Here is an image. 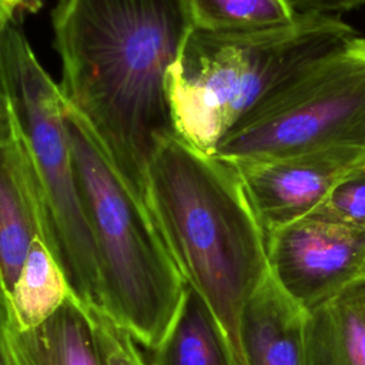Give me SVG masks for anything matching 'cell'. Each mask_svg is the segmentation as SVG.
<instances>
[{
	"label": "cell",
	"mask_w": 365,
	"mask_h": 365,
	"mask_svg": "<svg viewBox=\"0 0 365 365\" xmlns=\"http://www.w3.org/2000/svg\"><path fill=\"white\" fill-rule=\"evenodd\" d=\"M0 83L23 138L40 238L76 298L84 307L101 308L97 252L67 134L64 100L16 19L3 36Z\"/></svg>",
	"instance_id": "obj_5"
},
{
	"label": "cell",
	"mask_w": 365,
	"mask_h": 365,
	"mask_svg": "<svg viewBox=\"0 0 365 365\" xmlns=\"http://www.w3.org/2000/svg\"><path fill=\"white\" fill-rule=\"evenodd\" d=\"M90 318L101 365H150L133 335L97 307H84Z\"/></svg>",
	"instance_id": "obj_17"
},
{
	"label": "cell",
	"mask_w": 365,
	"mask_h": 365,
	"mask_svg": "<svg viewBox=\"0 0 365 365\" xmlns=\"http://www.w3.org/2000/svg\"><path fill=\"white\" fill-rule=\"evenodd\" d=\"M14 14H16L14 10H11L10 7H7V6L0 3V48H1L3 36L6 33V29L14 20Z\"/></svg>",
	"instance_id": "obj_19"
},
{
	"label": "cell",
	"mask_w": 365,
	"mask_h": 365,
	"mask_svg": "<svg viewBox=\"0 0 365 365\" xmlns=\"http://www.w3.org/2000/svg\"><path fill=\"white\" fill-rule=\"evenodd\" d=\"M0 348L4 365H101L90 318L73 292L34 328L23 331L7 315Z\"/></svg>",
	"instance_id": "obj_11"
},
{
	"label": "cell",
	"mask_w": 365,
	"mask_h": 365,
	"mask_svg": "<svg viewBox=\"0 0 365 365\" xmlns=\"http://www.w3.org/2000/svg\"><path fill=\"white\" fill-rule=\"evenodd\" d=\"M298 13L338 16L361 7L365 0H292Z\"/></svg>",
	"instance_id": "obj_18"
},
{
	"label": "cell",
	"mask_w": 365,
	"mask_h": 365,
	"mask_svg": "<svg viewBox=\"0 0 365 365\" xmlns=\"http://www.w3.org/2000/svg\"><path fill=\"white\" fill-rule=\"evenodd\" d=\"M356 31L338 16L299 13L281 29L188 33L168 74L177 135L212 155L220 141L305 68Z\"/></svg>",
	"instance_id": "obj_3"
},
{
	"label": "cell",
	"mask_w": 365,
	"mask_h": 365,
	"mask_svg": "<svg viewBox=\"0 0 365 365\" xmlns=\"http://www.w3.org/2000/svg\"><path fill=\"white\" fill-rule=\"evenodd\" d=\"M307 315L268 272L240 314L244 365H308Z\"/></svg>",
	"instance_id": "obj_10"
},
{
	"label": "cell",
	"mask_w": 365,
	"mask_h": 365,
	"mask_svg": "<svg viewBox=\"0 0 365 365\" xmlns=\"http://www.w3.org/2000/svg\"><path fill=\"white\" fill-rule=\"evenodd\" d=\"M192 27L187 0H60L53 10L63 100L144 202L154 154L178 137L168 74Z\"/></svg>",
	"instance_id": "obj_1"
},
{
	"label": "cell",
	"mask_w": 365,
	"mask_h": 365,
	"mask_svg": "<svg viewBox=\"0 0 365 365\" xmlns=\"http://www.w3.org/2000/svg\"><path fill=\"white\" fill-rule=\"evenodd\" d=\"M335 145L365 147V38L358 36L245 117L212 157L238 164Z\"/></svg>",
	"instance_id": "obj_6"
},
{
	"label": "cell",
	"mask_w": 365,
	"mask_h": 365,
	"mask_svg": "<svg viewBox=\"0 0 365 365\" xmlns=\"http://www.w3.org/2000/svg\"><path fill=\"white\" fill-rule=\"evenodd\" d=\"M194 27L215 33H254L292 24V0H187Z\"/></svg>",
	"instance_id": "obj_15"
},
{
	"label": "cell",
	"mask_w": 365,
	"mask_h": 365,
	"mask_svg": "<svg viewBox=\"0 0 365 365\" xmlns=\"http://www.w3.org/2000/svg\"><path fill=\"white\" fill-rule=\"evenodd\" d=\"M308 365H365V275L307 315Z\"/></svg>",
	"instance_id": "obj_12"
},
{
	"label": "cell",
	"mask_w": 365,
	"mask_h": 365,
	"mask_svg": "<svg viewBox=\"0 0 365 365\" xmlns=\"http://www.w3.org/2000/svg\"><path fill=\"white\" fill-rule=\"evenodd\" d=\"M311 214L339 225L365 231V165L346 174Z\"/></svg>",
	"instance_id": "obj_16"
},
{
	"label": "cell",
	"mask_w": 365,
	"mask_h": 365,
	"mask_svg": "<svg viewBox=\"0 0 365 365\" xmlns=\"http://www.w3.org/2000/svg\"><path fill=\"white\" fill-rule=\"evenodd\" d=\"M269 272L307 312L365 275V231L309 214L268 235Z\"/></svg>",
	"instance_id": "obj_7"
},
{
	"label": "cell",
	"mask_w": 365,
	"mask_h": 365,
	"mask_svg": "<svg viewBox=\"0 0 365 365\" xmlns=\"http://www.w3.org/2000/svg\"><path fill=\"white\" fill-rule=\"evenodd\" d=\"M265 235L314 212L352 170L365 147L335 145L281 158L231 164Z\"/></svg>",
	"instance_id": "obj_8"
},
{
	"label": "cell",
	"mask_w": 365,
	"mask_h": 365,
	"mask_svg": "<svg viewBox=\"0 0 365 365\" xmlns=\"http://www.w3.org/2000/svg\"><path fill=\"white\" fill-rule=\"evenodd\" d=\"M151 351L150 365H237L214 314L190 285L168 332Z\"/></svg>",
	"instance_id": "obj_13"
},
{
	"label": "cell",
	"mask_w": 365,
	"mask_h": 365,
	"mask_svg": "<svg viewBox=\"0 0 365 365\" xmlns=\"http://www.w3.org/2000/svg\"><path fill=\"white\" fill-rule=\"evenodd\" d=\"M9 315V308H7V299L3 294V291L0 289V336H1V328L7 319ZM0 365H4L3 362V356H1V348H0Z\"/></svg>",
	"instance_id": "obj_21"
},
{
	"label": "cell",
	"mask_w": 365,
	"mask_h": 365,
	"mask_svg": "<svg viewBox=\"0 0 365 365\" xmlns=\"http://www.w3.org/2000/svg\"><path fill=\"white\" fill-rule=\"evenodd\" d=\"M64 120L97 252L101 308L154 349L168 332L187 282L147 204L125 184L87 123L64 103Z\"/></svg>",
	"instance_id": "obj_4"
},
{
	"label": "cell",
	"mask_w": 365,
	"mask_h": 365,
	"mask_svg": "<svg viewBox=\"0 0 365 365\" xmlns=\"http://www.w3.org/2000/svg\"><path fill=\"white\" fill-rule=\"evenodd\" d=\"M71 294L68 282L40 237H36L7 301L10 319L30 329L50 318Z\"/></svg>",
	"instance_id": "obj_14"
},
{
	"label": "cell",
	"mask_w": 365,
	"mask_h": 365,
	"mask_svg": "<svg viewBox=\"0 0 365 365\" xmlns=\"http://www.w3.org/2000/svg\"><path fill=\"white\" fill-rule=\"evenodd\" d=\"M1 4L10 7L11 10L17 11L20 9H27V10H33L36 7H38L40 0H0Z\"/></svg>",
	"instance_id": "obj_20"
},
{
	"label": "cell",
	"mask_w": 365,
	"mask_h": 365,
	"mask_svg": "<svg viewBox=\"0 0 365 365\" xmlns=\"http://www.w3.org/2000/svg\"><path fill=\"white\" fill-rule=\"evenodd\" d=\"M36 237L40 231L31 173L13 106L0 83V289L7 301Z\"/></svg>",
	"instance_id": "obj_9"
},
{
	"label": "cell",
	"mask_w": 365,
	"mask_h": 365,
	"mask_svg": "<svg viewBox=\"0 0 365 365\" xmlns=\"http://www.w3.org/2000/svg\"><path fill=\"white\" fill-rule=\"evenodd\" d=\"M145 202L184 281L205 301L237 365H244L240 314L269 267L265 234L235 167L173 137L150 163Z\"/></svg>",
	"instance_id": "obj_2"
}]
</instances>
